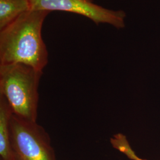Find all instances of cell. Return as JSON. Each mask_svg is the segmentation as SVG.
I'll return each instance as SVG.
<instances>
[{
	"label": "cell",
	"mask_w": 160,
	"mask_h": 160,
	"mask_svg": "<svg viewBox=\"0 0 160 160\" xmlns=\"http://www.w3.org/2000/svg\"><path fill=\"white\" fill-rule=\"evenodd\" d=\"M30 10L28 0H0V30Z\"/></svg>",
	"instance_id": "6"
},
{
	"label": "cell",
	"mask_w": 160,
	"mask_h": 160,
	"mask_svg": "<svg viewBox=\"0 0 160 160\" xmlns=\"http://www.w3.org/2000/svg\"><path fill=\"white\" fill-rule=\"evenodd\" d=\"M42 75L43 71L23 63L0 65V95L6 98L13 115L37 121Z\"/></svg>",
	"instance_id": "2"
},
{
	"label": "cell",
	"mask_w": 160,
	"mask_h": 160,
	"mask_svg": "<svg viewBox=\"0 0 160 160\" xmlns=\"http://www.w3.org/2000/svg\"><path fill=\"white\" fill-rule=\"evenodd\" d=\"M12 112L6 98L0 95V159L14 160L10 143V121Z\"/></svg>",
	"instance_id": "5"
},
{
	"label": "cell",
	"mask_w": 160,
	"mask_h": 160,
	"mask_svg": "<svg viewBox=\"0 0 160 160\" xmlns=\"http://www.w3.org/2000/svg\"><path fill=\"white\" fill-rule=\"evenodd\" d=\"M49 13L30 10L0 30V65L23 63L43 71L48 52L42 29Z\"/></svg>",
	"instance_id": "1"
},
{
	"label": "cell",
	"mask_w": 160,
	"mask_h": 160,
	"mask_svg": "<svg viewBox=\"0 0 160 160\" xmlns=\"http://www.w3.org/2000/svg\"><path fill=\"white\" fill-rule=\"evenodd\" d=\"M31 10L63 11L88 17L96 24H110L118 29L125 26L126 13L113 11L94 3L92 0H28Z\"/></svg>",
	"instance_id": "4"
},
{
	"label": "cell",
	"mask_w": 160,
	"mask_h": 160,
	"mask_svg": "<svg viewBox=\"0 0 160 160\" xmlns=\"http://www.w3.org/2000/svg\"><path fill=\"white\" fill-rule=\"evenodd\" d=\"M126 156L128 157V158L131 159L132 160H147L145 159L141 158L140 157H139L137 155L135 154V152L133 151V149H131L128 154L126 155Z\"/></svg>",
	"instance_id": "7"
},
{
	"label": "cell",
	"mask_w": 160,
	"mask_h": 160,
	"mask_svg": "<svg viewBox=\"0 0 160 160\" xmlns=\"http://www.w3.org/2000/svg\"><path fill=\"white\" fill-rule=\"evenodd\" d=\"M10 143L14 160H57L49 135L37 122L12 114Z\"/></svg>",
	"instance_id": "3"
}]
</instances>
